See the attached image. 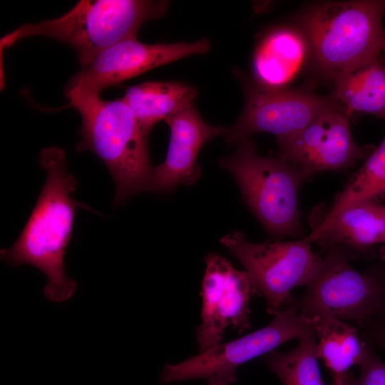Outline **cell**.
Here are the masks:
<instances>
[{"label": "cell", "instance_id": "24", "mask_svg": "<svg viewBox=\"0 0 385 385\" xmlns=\"http://www.w3.org/2000/svg\"><path fill=\"white\" fill-rule=\"evenodd\" d=\"M381 258L385 261V242L382 245L381 250L380 251Z\"/></svg>", "mask_w": 385, "mask_h": 385}, {"label": "cell", "instance_id": "8", "mask_svg": "<svg viewBox=\"0 0 385 385\" xmlns=\"http://www.w3.org/2000/svg\"><path fill=\"white\" fill-rule=\"evenodd\" d=\"M299 302V312L312 320L335 318L364 323L385 303V283L356 271L342 247L333 246Z\"/></svg>", "mask_w": 385, "mask_h": 385}, {"label": "cell", "instance_id": "13", "mask_svg": "<svg viewBox=\"0 0 385 385\" xmlns=\"http://www.w3.org/2000/svg\"><path fill=\"white\" fill-rule=\"evenodd\" d=\"M170 129L166 157L154 168L151 192L164 193L178 185H190L201 175L197 157L203 145L221 135L222 126L207 123L194 105L167 118Z\"/></svg>", "mask_w": 385, "mask_h": 385}, {"label": "cell", "instance_id": "5", "mask_svg": "<svg viewBox=\"0 0 385 385\" xmlns=\"http://www.w3.org/2000/svg\"><path fill=\"white\" fill-rule=\"evenodd\" d=\"M237 144L219 163L236 180L249 209L275 241L299 235L297 197L303 174L279 158L260 155L250 139Z\"/></svg>", "mask_w": 385, "mask_h": 385}, {"label": "cell", "instance_id": "26", "mask_svg": "<svg viewBox=\"0 0 385 385\" xmlns=\"http://www.w3.org/2000/svg\"><path fill=\"white\" fill-rule=\"evenodd\" d=\"M381 61L385 64V53L381 57Z\"/></svg>", "mask_w": 385, "mask_h": 385}, {"label": "cell", "instance_id": "2", "mask_svg": "<svg viewBox=\"0 0 385 385\" xmlns=\"http://www.w3.org/2000/svg\"><path fill=\"white\" fill-rule=\"evenodd\" d=\"M81 115L79 152L90 150L107 166L116 187L113 204L150 191L154 168L148 150V135L120 98L105 101L99 94L68 93Z\"/></svg>", "mask_w": 385, "mask_h": 385}, {"label": "cell", "instance_id": "6", "mask_svg": "<svg viewBox=\"0 0 385 385\" xmlns=\"http://www.w3.org/2000/svg\"><path fill=\"white\" fill-rule=\"evenodd\" d=\"M220 242L244 267L257 293L265 299L267 312L273 315L297 302L292 290L307 287L321 262L306 237L255 243L247 241L240 231H235Z\"/></svg>", "mask_w": 385, "mask_h": 385}, {"label": "cell", "instance_id": "7", "mask_svg": "<svg viewBox=\"0 0 385 385\" xmlns=\"http://www.w3.org/2000/svg\"><path fill=\"white\" fill-rule=\"evenodd\" d=\"M313 330L312 322L299 314L297 302L260 329L220 343L180 363L167 364L160 380L170 384L202 379L207 385H232L237 381V369L240 366Z\"/></svg>", "mask_w": 385, "mask_h": 385}, {"label": "cell", "instance_id": "1", "mask_svg": "<svg viewBox=\"0 0 385 385\" xmlns=\"http://www.w3.org/2000/svg\"><path fill=\"white\" fill-rule=\"evenodd\" d=\"M39 163L46 172V182L24 230L10 247L1 250V258L12 267L28 264L39 269L47 279L45 297L62 302L77 287L66 275L63 263L76 210H93L71 197L78 183L68 172L63 149H43Z\"/></svg>", "mask_w": 385, "mask_h": 385}, {"label": "cell", "instance_id": "20", "mask_svg": "<svg viewBox=\"0 0 385 385\" xmlns=\"http://www.w3.org/2000/svg\"><path fill=\"white\" fill-rule=\"evenodd\" d=\"M270 369L283 385H325L317 356L316 332L311 331L298 339L297 346L287 352L272 351L265 356Z\"/></svg>", "mask_w": 385, "mask_h": 385}, {"label": "cell", "instance_id": "17", "mask_svg": "<svg viewBox=\"0 0 385 385\" xmlns=\"http://www.w3.org/2000/svg\"><path fill=\"white\" fill-rule=\"evenodd\" d=\"M197 91L178 81H146L128 88L121 98L149 135L158 122L193 105Z\"/></svg>", "mask_w": 385, "mask_h": 385}, {"label": "cell", "instance_id": "15", "mask_svg": "<svg viewBox=\"0 0 385 385\" xmlns=\"http://www.w3.org/2000/svg\"><path fill=\"white\" fill-rule=\"evenodd\" d=\"M306 239L327 248L364 250L385 242V206L376 202L346 207L330 221L318 224Z\"/></svg>", "mask_w": 385, "mask_h": 385}, {"label": "cell", "instance_id": "16", "mask_svg": "<svg viewBox=\"0 0 385 385\" xmlns=\"http://www.w3.org/2000/svg\"><path fill=\"white\" fill-rule=\"evenodd\" d=\"M330 97L352 114H371L385 120V64L381 59L359 65L332 79Z\"/></svg>", "mask_w": 385, "mask_h": 385}, {"label": "cell", "instance_id": "10", "mask_svg": "<svg viewBox=\"0 0 385 385\" xmlns=\"http://www.w3.org/2000/svg\"><path fill=\"white\" fill-rule=\"evenodd\" d=\"M205 262L201 322L196 328L199 353L220 344L227 328L241 333L250 327V302L257 293L247 273L219 254L208 253Z\"/></svg>", "mask_w": 385, "mask_h": 385}, {"label": "cell", "instance_id": "9", "mask_svg": "<svg viewBox=\"0 0 385 385\" xmlns=\"http://www.w3.org/2000/svg\"><path fill=\"white\" fill-rule=\"evenodd\" d=\"M245 90V106L237 120L222 126L221 136L238 143L255 133H270L277 140L297 133L322 111L339 106L329 96L305 89L270 88L238 75Z\"/></svg>", "mask_w": 385, "mask_h": 385}, {"label": "cell", "instance_id": "19", "mask_svg": "<svg viewBox=\"0 0 385 385\" xmlns=\"http://www.w3.org/2000/svg\"><path fill=\"white\" fill-rule=\"evenodd\" d=\"M385 197V137L349 179L319 224L330 221L344 209Z\"/></svg>", "mask_w": 385, "mask_h": 385}, {"label": "cell", "instance_id": "14", "mask_svg": "<svg viewBox=\"0 0 385 385\" xmlns=\"http://www.w3.org/2000/svg\"><path fill=\"white\" fill-rule=\"evenodd\" d=\"M309 55V46L300 28H274L261 38L255 48L252 60L253 81L267 88H288Z\"/></svg>", "mask_w": 385, "mask_h": 385}, {"label": "cell", "instance_id": "18", "mask_svg": "<svg viewBox=\"0 0 385 385\" xmlns=\"http://www.w3.org/2000/svg\"><path fill=\"white\" fill-rule=\"evenodd\" d=\"M312 322L319 338L317 356L332 376L349 371L352 366H359L369 349L356 329L335 318L315 319Z\"/></svg>", "mask_w": 385, "mask_h": 385}, {"label": "cell", "instance_id": "23", "mask_svg": "<svg viewBox=\"0 0 385 385\" xmlns=\"http://www.w3.org/2000/svg\"><path fill=\"white\" fill-rule=\"evenodd\" d=\"M332 385H352L353 376L348 371L345 374L333 376Z\"/></svg>", "mask_w": 385, "mask_h": 385}, {"label": "cell", "instance_id": "25", "mask_svg": "<svg viewBox=\"0 0 385 385\" xmlns=\"http://www.w3.org/2000/svg\"><path fill=\"white\" fill-rule=\"evenodd\" d=\"M380 317H382L383 319H385V303L383 305L382 308L381 309L379 313L378 314Z\"/></svg>", "mask_w": 385, "mask_h": 385}, {"label": "cell", "instance_id": "3", "mask_svg": "<svg viewBox=\"0 0 385 385\" xmlns=\"http://www.w3.org/2000/svg\"><path fill=\"white\" fill-rule=\"evenodd\" d=\"M385 1H329L304 12L301 27L313 62L332 79L385 53Z\"/></svg>", "mask_w": 385, "mask_h": 385}, {"label": "cell", "instance_id": "27", "mask_svg": "<svg viewBox=\"0 0 385 385\" xmlns=\"http://www.w3.org/2000/svg\"><path fill=\"white\" fill-rule=\"evenodd\" d=\"M383 275H384V276H385V266H384V272H383Z\"/></svg>", "mask_w": 385, "mask_h": 385}, {"label": "cell", "instance_id": "22", "mask_svg": "<svg viewBox=\"0 0 385 385\" xmlns=\"http://www.w3.org/2000/svg\"><path fill=\"white\" fill-rule=\"evenodd\" d=\"M366 338L371 344L385 349V321L366 332Z\"/></svg>", "mask_w": 385, "mask_h": 385}, {"label": "cell", "instance_id": "4", "mask_svg": "<svg viewBox=\"0 0 385 385\" xmlns=\"http://www.w3.org/2000/svg\"><path fill=\"white\" fill-rule=\"evenodd\" d=\"M167 1L81 0L58 18L38 24H25L3 36L1 52L31 36L62 41L77 53L83 68L110 46L135 38L145 21L162 17Z\"/></svg>", "mask_w": 385, "mask_h": 385}, {"label": "cell", "instance_id": "12", "mask_svg": "<svg viewBox=\"0 0 385 385\" xmlns=\"http://www.w3.org/2000/svg\"><path fill=\"white\" fill-rule=\"evenodd\" d=\"M210 48L208 39L194 42L148 44L135 38L119 41L98 54L76 73L66 86L65 93L99 94L152 68L180 58L204 54Z\"/></svg>", "mask_w": 385, "mask_h": 385}, {"label": "cell", "instance_id": "21", "mask_svg": "<svg viewBox=\"0 0 385 385\" xmlns=\"http://www.w3.org/2000/svg\"><path fill=\"white\" fill-rule=\"evenodd\" d=\"M357 378L352 379V385H385V364L370 349L359 364Z\"/></svg>", "mask_w": 385, "mask_h": 385}, {"label": "cell", "instance_id": "11", "mask_svg": "<svg viewBox=\"0 0 385 385\" xmlns=\"http://www.w3.org/2000/svg\"><path fill=\"white\" fill-rule=\"evenodd\" d=\"M348 118L340 106L324 110L297 133L277 140L278 158L299 170L306 180L317 173L348 168L366 158L369 150L354 140Z\"/></svg>", "mask_w": 385, "mask_h": 385}]
</instances>
